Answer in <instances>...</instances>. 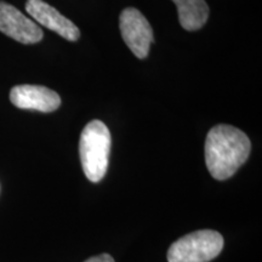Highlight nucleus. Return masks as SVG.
<instances>
[{"instance_id":"obj_1","label":"nucleus","mask_w":262,"mask_h":262,"mask_svg":"<svg viewBox=\"0 0 262 262\" xmlns=\"http://www.w3.org/2000/svg\"><path fill=\"white\" fill-rule=\"evenodd\" d=\"M250 149V140L243 131L226 124L216 125L205 140L206 168L212 178L224 181L247 162Z\"/></svg>"},{"instance_id":"obj_2","label":"nucleus","mask_w":262,"mask_h":262,"mask_svg":"<svg viewBox=\"0 0 262 262\" xmlns=\"http://www.w3.org/2000/svg\"><path fill=\"white\" fill-rule=\"evenodd\" d=\"M112 140L108 127L100 120H91L81 131L79 153L81 166L88 180L100 182L110 163Z\"/></svg>"},{"instance_id":"obj_3","label":"nucleus","mask_w":262,"mask_h":262,"mask_svg":"<svg viewBox=\"0 0 262 262\" xmlns=\"http://www.w3.org/2000/svg\"><path fill=\"white\" fill-rule=\"evenodd\" d=\"M224 237L216 231L202 229L176 241L168 251L169 262H209L224 249Z\"/></svg>"},{"instance_id":"obj_4","label":"nucleus","mask_w":262,"mask_h":262,"mask_svg":"<svg viewBox=\"0 0 262 262\" xmlns=\"http://www.w3.org/2000/svg\"><path fill=\"white\" fill-rule=\"evenodd\" d=\"M122 37L136 57L145 58L153 42V29L147 18L135 8L123 10L119 17Z\"/></svg>"},{"instance_id":"obj_5","label":"nucleus","mask_w":262,"mask_h":262,"mask_svg":"<svg viewBox=\"0 0 262 262\" xmlns=\"http://www.w3.org/2000/svg\"><path fill=\"white\" fill-rule=\"evenodd\" d=\"M0 32L22 44H34L42 39L38 24L5 2H0Z\"/></svg>"},{"instance_id":"obj_6","label":"nucleus","mask_w":262,"mask_h":262,"mask_svg":"<svg viewBox=\"0 0 262 262\" xmlns=\"http://www.w3.org/2000/svg\"><path fill=\"white\" fill-rule=\"evenodd\" d=\"M10 101L21 110L54 112L61 104V97L54 90L40 85H17L10 91Z\"/></svg>"},{"instance_id":"obj_7","label":"nucleus","mask_w":262,"mask_h":262,"mask_svg":"<svg viewBox=\"0 0 262 262\" xmlns=\"http://www.w3.org/2000/svg\"><path fill=\"white\" fill-rule=\"evenodd\" d=\"M26 11L34 18L35 24L56 32L67 40L75 41L80 37V31L71 19L64 17L56 9L42 0H27Z\"/></svg>"},{"instance_id":"obj_8","label":"nucleus","mask_w":262,"mask_h":262,"mask_svg":"<svg viewBox=\"0 0 262 262\" xmlns=\"http://www.w3.org/2000/svg\"><path fill=\"white\" fill-rule=\"evenodd\" d=\"M179 12V21L186 31H198L209 18V6L205 0H172Z\"/></svg>"},{"instance_id":"obj_9","label":"nucleus","mask_w":262,"mask_h":262,"mask_svg":"<svg viewBox=\"0 0 262 262\" xmlns=\"http://www.w3.org/2000/svg\"><path fill=\"white\" fill-rule=\"evenodd\" d=\"M85 262H114V258L110 254H101L97 255V256L90 257L89 260Z\"/></svg>"}]
</instances>
